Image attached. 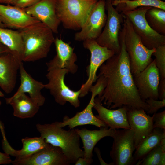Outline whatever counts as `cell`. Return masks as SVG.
Wrapping results in <instances>:
<instances>
[{
	"mask_svg": "<svg viewBox=\"0 0 165 165\" xmlns=\"http://www.w3.org/2000/svg\"><path fill=\"white\" fill-rule=\"evenodd\" d=\"M134 80L141 99H159L158 88L160 79L154 60L136 76Z\"/></svg>",
	"mask_w": 165,
	"mask_h": 165,
	"instance_id": "obj_14",
	"label": "cell"
},
{
	"mask_svg": "<svg viewBox=\"0 0 165 165\" xmlns=\"http://www.w3.org/2000/svg\"><path fill=\"white\" fill-rule=\"evenodd\" d=\"M13 165H68L70 164L62 149L48 143L47 146L28 157L15 159Z\"/></svg>",
	"mask_w": 165,
	"mask_h": 165,
	"instance_id": "obj_13",
	"label": "cell"
},
{
	"mask_svg": "<svg viewBox=\"0 0 165 165\" xmlns=\"http://www.w3.org/2000/svg\"><path fill=\"white\" fill-rule=\"evenodd\" d=\"M111 2L120 13L143 6L158 8L165 10V2L161 0H117Z\"/></svg>",
	"mask_w": 165,
	"mask_h": 165,
	"instance_id": "obj_27",
	"label": "cell"
},
{
	"mask_svg": "<svg viewBox=\"0 0 165 165\" xmlns=\"http://www.w3.org/2000/svg\"><path fill=\"white\" fill-rule=\"evenodd\" d=\"M159 99H165V79H160L158 88Z\"/></svg>",
	"mask_w": 165,
	"mask_h": 165,
	"instance_id": "obj_34",
	"label": "cell"
},
{
	"mask_svg": "<svg viewBox=\"0 0 165 165\" xmlns=\"http://www.w3.org/2000/svg\"><path fill=\"white\" fill-rule=\"evenodd\" d=\"M76 130L83 144V157L90 165L93 162V151L97 143L104 138L112 137L115 129L106 127H101L99 130H90L85 128Z\"/></svg>",
	"mask_w": 165,
	"mask_h": 165,
	"instance_id": "obj_21",
	"label": "cell"
},
{
	"mask_svg": "<svg viewBox=\"0 0 165 165\" xmlns=\"http://www.w3.org/2000/svg\"><path fill=\"white\" fill-rule=\"evenodd\" d=\"M94 151L97 156L100 164L102 165H114L112 162L109 163H106L102 159L101 156V152L100 149L97 147L94 148Z\"/></svg>",
	"mask_w": 165,
	"mask_h": 165,
	"instance_id": "obj_36",
	"label": "cell"
},
{
	"mask_svg": "<svg viewBox=\"0 0 165 165\" xmlns=\"http://www.w3.org/2000/svg\"><path fill=\"white\" fill-rule=\"evenodd\" d=\"M119 39L120 52L107 60L99 68L98 75L104 78L106 86L98 97L102 104L110 109L124 106L128 109L142 108L147 112L148 106L141 99L135 85L121 32Z\"/></svg>",
	"mask_w": 165,
	"mask_h": 165,
	"instance_id": "obj_1",
	"label": "cell"
},
{
	"mask_svg": "<svg viewBox=\"0 0 165 165\" xmlns=\"http://www.w3.org/2000/svg\"><path fill=\"white\" fill-rule=\"evenodd\" d=\"M6 0H0V3L5 4Z\"/></svg>",
	"mask_w": 165,
	"mask_h": 165,
	"instance_id": "obj_42",
	"label": "cell"
},
{
	"mask_svg": "<svg viewBox=\"0 0 165 165\" xmlns=\"http://www.w3.org/2000/svg\"><path fill=\"white\" fill-rule=\"evenodd\" d=\"M40 0H18L13 6L24 9L32 6Z\"/></svg>",
	"mask_w": 165,
	"mask_h": 165,
	"instance_id": "obj_33",
	"label": "cell"
},
{
	"mask_svg": "<svg viewBox=\"0 0 165 165\" xmlns=\"http://www.w3.org/2000/svg\"><path fill=\"white\" fill-rule=\"evenodd\" d=\"M0 27L2 28H6L4 25L2 23L1 21L0 18Z\"/></svg>",
	"mask_w": 165,
	"mask_h": 165,
	"instance_id": "obj_41",
	"label": "cell"
},
{
	"mask_svg": "<svg viewBox=\"0 0 165 165\" xmlns=\"http://www.w3.org/2000/svg\"><path fill=\"white\" fill-rule=\"evenodd\" d=\"M36 128L46 143L62 149L70 164L83 157L84 151L80 148V138L76 129L65 130L59 126V122L38 123Z\"/></svg>",
	"mask_w": 165,
	"mask_h": 165,
	"instance_id": "obj_2",
	"label": "cell"
},
{
	"mask_svg": "<svg viewBox=\"0 0 165 165\" xmlns=\"http://www.w3.org/2000/svg\"><path fill=\"white\" fill-rule=\"evenodd\" d=\"M106 1H97L80 31L75 33L74 39L78 41L96 40L100 35L107 19L105 13Z\"/></svg>",
	"mask_w": 165,
	"mask_h": 165,
	"instance_id": "obj_12",
	"label": "cell"
},
{
	"mask_svg": "<svg viewBox=\"0 0 165 165\" xmlns=\"http://www.w3.org/2000/svg\"><path fill=\"white\" fill-rule=\"evenodd\" d=\"M104 90L103 84L99 82H97L90 89V91L92 93L91 97L86 107L82 111L77 112L72 117L65 116L62 122H59V126L62 128L68 126L70 129L78 126L86 125H94L100 128L107 127L103 122L94 115L92 111L95 97L97 95H100Z\"/></svg>",
	"mask_w": 165,
	"mask_h": 165,
	"instance_id": "obj_11",
	"label": "cell"
},
{
	"mask_svg": "<svg viewBox=\"0 0 165 165\" xmlns=\"http://www.w3.org/2000/svg\"><path fill=\"white\" fill-rule=\"evenodd\" d=\"M148 106L147 113L152 114L156 113L160 109L165 106V99L159 101L152 98L147 99L145 101Z\"/></svg>",
	"mask_w": 165,
	"mask_h": 165,
	"instance_id": "obj_31",
	"label": "cell"
},
{
	"mask_svg": "<svg viewBox=\"0 0 165 165\" xmlns=\"http://www.w3.org/2000/svg\"><path fill=\"white\" fill-rule=\"evenodd\" d=\"M19 70L20 75V84L14 94L28 93L31 100L40 107L43 105L45 98L41 91L44 88L45 84L38 81L29 74L25 70L23 62L20 64Z\"/></svg>",
	"mask_w": 165,
	"mask_h": 165,
	"instance_id": "obj_22",
	"label": "cell"
},
{
	"mask_svg": "<svg viewBox=\"0 0 165 165\" xmlns=\"http://www.w3.org/2000/svg\"><path fill=\"white\" fill-rule=\"evenodd\" d=\"M152 55L155 57L154 60L158 69L160 79H165V45L156 48Z\"/></svg>",
	"mask_w": 165,
	"mask_h": 165,
	"instance_id": "obj_30",
	"label": "cell"
},
{
	"mask_svg": "<svg viewBox=\"0 0 165 165\" xmlns=\"http://www.w3.org/2000/svg\"><path fill=\"white\" fill-rule=\"evenodd\" d=\"M106 7L108 13L106 22L104 30L95 40L100 46L117 54L121 50L119 36L124 17L114 8L110 0H106Z\"/></svg>",
	"mask_w": 165,
	"mask_h": 165,
	"instance_id": "obj_8",
	"label": "cell"
},
{
	"mask_svg": "<svg viewBox=\"0 0 165 165\" xmlns=\"http://www.w3.org/2000/svg\"><path fill=\"white\" fill-rule=\"evenodd\" d=\"M97 0H56L57 16L66 29L80 30Z\"/></svg>",
	"mask_w": 165,
	"mask_h": 165,
	"instance_id": "obj_5",
	"label": "cell"
},
{
	"mask_svg": "<svg viewBox=\"0 0 165 165\" xmlns=\"http://www.w3.org/2000/svg\"><path fill=\"white\" fill-rule=\"evenodd\" d=\"M48 72L46 77L48 83L45 84L44 88L50 91L56 103L64 105L68 102L75 108L79 107L80 101L79 99L81 93L80 89L75 91L70 89L65 84L64 78L69 72L65 68L49 65H46Z\"/></svg>",
	"mask_w": 165,
	"mask_h": 165,
	"instance_id": "obj_6",
	"label": "cell"
},
{
	"mask_svg": "<svg viewBox=\"0 0 165 165\" xmlns=\"http://www.w3.org/2000/svg\"><path fill=\"white\" fill-rule=\"evenodd\" d=\"M75 165H89V164L83 157L79 158L75 163Z\"/></svg>",
	"mask_w": 165,
	"mask_h": 165,
	"instance_id": "obj_37",
	"label": "cell"
},
{
	"mask_svg": "<svg viewBox=\"0 0 165 165\" xmlns=\"http://www.w3.org/2000/svg\"><path fill=\"white\" fill-rule=\"evenodd\" d=\"M22 148L19 150L13 149L10 145L6 138L2 140V147L4 152L16 158H21L31 155L46 147V143L41 136L39 137H26L21 139Z\"/></svg>",
	"mask_w": 165,
	"mask_h": 165,
	"instance_id": "obj_23",
	"label": "cell"
},
{
	"mask_svg": "<svg viewBox=\"0 0 165 165\" xmlns=\"http://www.w3.org/2000/svg\"><path fill=\"white\" fill-rule=\"evenodd\" d=\"M165 138V129L154 128L152 132L138 145L133 155L135 164L142 159Z\"/></svg>",
	"mask_w": 165,
	"mask_h": 165,
	"instance_id": "obj_26",
	"label": "cell"
},
{
	"mask_svg": "<svg viewBox=\"0 0 165 165\" xmlns=\"http://www.w3.org/2000/svg\"><path fill=\"white\" fill-rule=\"evenodd\" d=\"M93 108L98 113L96 116L107 127L114 129H131L127 118L128 108L126 106L117 109H110L104 107L98 97H95Z\"/></svg>",
	"mask_w": 165,
	"mask_h": 165,
	"instance_id": "obj_17",
	"label": "cell"
},
{
	"mask_svg": "<svg viewBox=\"0 0 165 165\" xmlns=\"http://www.w3.org/2000/svg\"><path fill=\"white\" fill-rule=\"evenodd\" d=\"M21 62L10 52L0 56V87L6 94L11 93L15 87Z\"/></svg>",
	"mask_w": 165,
	"mask_h": 165,
	"instance_id": "obj_19",
	"label": "cell"
},
{
	"mask_svg": "<svg viewBox=\"0 0 165 165\" xmlns=\"http://www.w3.org/2000/svg\"><path fill=\"white\" fill-rule=\"evenodd\" d=\"M0 18L6 28L20 30L40 22L27 14L23 9L0 3Z\"/></svg>",
	"mask_w": 165,
	"mask_h": 165,
	"instance_id": "obj_18",
	"label": "cell"
},
{
	"mask_svg": "<svg viewBox=\"0 0 165 165\" xmlns=\"http://www.w3.org/2000/svg\"><path fill=\"white\" fill-rule=\"evenodd\" d=\"M110 156L114 165L135 164L133 153L136 148L131 129H115Z\"/></svg>",
	"mask_w": 165,
	"mask_h": 165,
	"instance_id": "obj_10",
	"label": "cell"
},
{
	"mask_svg": "<svg viewBox=\"0 0 165 165\" xmlns=\"http://www.w3.org/2000/svg\"><path fill=\"white\" fill-rule=\"evenodd\" d=\"M2 104V102L0 100V106ZM0 130L3 138L6 137L5 136V131L4 130V127L3 123L0 120Z\"/></svg>",
	"mask_w": 165,
	"mask_h": 165,
	"instance_id": "obj_39",
	"label": "cell"
},
{
	"mask_svg": "<svg viewBox=\"0 0 165 165\" xmlns=\"http://www.w3.org/2000/svg\"><path fill=\"white\" fill-rule=\"evenodd\" d=\"M111 2H112L114 1H116V0H110Z\"/></svg>",
	"mask_w": 165,
	"mask_h": 165,
	"instance_id": "obj_44",
	"label": "cell"
},
{
	"mask_svg": "<svg viewBox=\"0 0 165 165\" xmlns=\"http://www.w3.org/2000/svg\"><path fill=\"white\" fill-rule=\"evenodd\" d=\"M136 165H165V138Z\"/></svg>",
	"mask_w": 165,
	"mask_h": 165,
	"instance_id": "obj_29",
	"label": "cell"
},
{
	"mask_svg": "<svg viewBox=\"0 0 165 165\" xmlns=\"http://www.w3.org/2000/svg\"><path fill=\"white\" fill-rule=\"evenodd\" d=\"M85 48L89 50L91 54L90 64L87 67L88 79L80 89V97L86 96L90 91L93 83L97 79V72L101 66L115 54L112 51L99 45L95 40L88 39L83 41Z\"/></svg>",
	"mask_w": 165,
	"mask_h": 165,
	"instance_id": "obj_9",
	"label": "cell"
},
{
	"mask_svg": "<svg viewBox=\"0 0 165 165\" xmlns=\"http://www.w3.org/2000/svg\"><path fill=\"white\" fill-rule=\"evenodd\" d=\"M151 7H141L131 11L121 13L130 20L134 31L143 44L150 49L165 45V35L157 33L152 28L145 19V14Z\"/></svg>",
	"mask_w": 165,
	"mask_h": 165,
	"instance_id": "obj_7",
	"label": "cell"
},
{
	"mask_svg": "<svg viewBox=\"0 0 165 165\" xmlns=\"http://www.w3.org/2000/svg\"><path fill=\"white\" fill-rule=\"evenodd\" d=\"M121 30L133 77L137 76L153 61L152 56L156 49H149L143 44L134 31L129 19L124 16Z\"/></svg>",
	"mask_w": 165,
	"mask_h": 165,
	"instance_id": "obj_4",
	"label": "cell"
},
{
	"mask_svg": "<svg viewBox=\"0 0 165 165\" xmlns=\"http://www.w3.org/2000/svg\"><path fill=\"white\" fill-rule=\"evenodd\" d=\"M56 0H40L30 7L24 9L28 15L47 26L53 33H58L61 21L56 11Z\"/></svg>",
	"mask_w": 165,
	"mask_h": 165,
	"instance_id": "obj_16",
	"label": "cell"
},
{
	"mask_svg": "<svg viewBox=\"0 0 165 165\" xmlns=\"http://www.w3.org/2000/svg\"><path fill=\"white\" fill-rule=\"evenodd\" d=\"M12 161L9 155L0 152V164H9Z\"/></svg>",
	"mask_w": 165,
	"mask_h": 165,
	"instance_id": "obj_35",
	"label": "cell"
},
{
	"mask_svg": "<svg viewBox=\"0 0 165 165\" xmlns=\"http://www.w3.org/2000/svg\"><path fill=\"white\" fill-rule=\"evenodd\" d=\"M145 17L150 26L157 33L165 35V10L151 7L146 11Z\"/></svg>",
	"mask_w": 165,
	"mask_h": 165,
	"instance_id": "obj_28",
	"label": "cell"
},
{
	"mask_svg": "<svg viewBox=\"0 0 165 165\" xmlns=\"http://www.w3.org/2000/svg\"><path fill=\"white\" fill-rule=\"evenodd\" d=\"M129 124L134 132L135 148L152 132L153 129V116H150L142 108L128 109Z\"/></svg>",
	"mask_w": 165,
	"mask_h": 165,
	"instance_id": "obj_15",
	"label": "cell"
},
{
	"mask_svg": "<svg viewBox=\"0 0 165 165\" xmlns=\"http://www.w3.org/2000/svg\"><path fill=\"white\" fill-rule=\"evenodd\" d=\"M153 128L165 129V110L153 114Z\"/></svg>",
	"mask_w": 165,
	"mask_h": 165,
	"instance_id": "obj_32",
	"label": "cell"
},
{
	"mask_svg": "<svg viewBox=\"0 0 165 165\" xmlns=\"http://www.w3.org/2000/svg\"><path fill=\"white\" fill-rule=\"evenodd\" d=\"M18 0H6L5 4L13 5Z\"/></svg>",
	"mask_w": 165,
	"mask_h": 165,
	"instance_id": "obj_40",
	"label": "cell"
},
{
	"mask_svg": "<svg viewBox=\"0 0 165 165\" xmlns=\"http://www.w3.org/2000/svg\"><path fill=\"white\" fill-rule=\"evenodd\" d=\"M23 39V61L34 62L47 57L55 38L53 32L41 22L19 30Z\"/></svg>",
	"mask_w": 165,
	"mask_h": 165,
	"instance_id": "obj_3",
	"label": "cell"
},
{
	"mask_svg": "<svg viewBox=\"0 0 165 165\" xmlns=\"http://www.w3.org/2000/svg\"><path fill=\"white\" fill-rule=\"evenodd\" d=\"M4 96V94L0 91V97H3Z\"/></svg>",
	"mask_w": 165,
	"mask_h": 165,
	"instance_id": "obj_43",
	"label": "cell"
},
{
	"mask_svg": "<svg viewBox=\"0 0 165 165\" xmlns=\"http://www.w3.org/2000/svg\"><path fill=\"white\" fill-rule=\"evenodd\" d=\"M0 40L15 58L23 62L24 46L19 31L0 27Z\"/></svg>",
	"mask_w": 165,
	"mask_h": 165,
	"instance_id": "obj_25",
	"label": "cell"
},
{
	"mask_svg": "<svg viewBox=\"0 0 165 165\" xmlns=\"http://www.w3.org/2000/svg\"><path fill=\"white\" fill-rule=\"evenodd\" d=\"M5 100L6 103L10 104L13 108V115L21 119L33 117L40 108L25 93L14 94L10 97L6 98Z\"/></svg>",
	"mask_w": 165,
	"mask_h": 165,
	"instance_id": "obj_24",
	"label": "cell"
},
{
	"mask_svg": "<svg viewBox=\"0 0 165 165\" xmlns=\"http://www.w3.org/2000/svg\"><path fill=\"white\" fill-rule=\"evenodd\" d=\"M7 52H10L9 50L0 40V56Z\"/></svg>",
	"mask_w": 165,
	"mask_h": 165,
	"instance_id": "obj_38",
	"label": "cell"
},
{
	"mask_svg": "<svg viewBox=\"0 0 165 165\" xmlns=\"http://www.w3.org/2000/svg\"><path fill=\"white\" fill-rule=\"evenodd\" d=\"M54 43L56 55L52 59L46 63V65L66 69L71 74L76 73L78 66L75 62L77 57L74 52V48L69 44L57 37L55 38Z\"/></svg>",
	"mask_w": 165,
	"mask_h": 165,
	"instance_id": "obj_20",
	"label": "cell"
}]
</instances>
